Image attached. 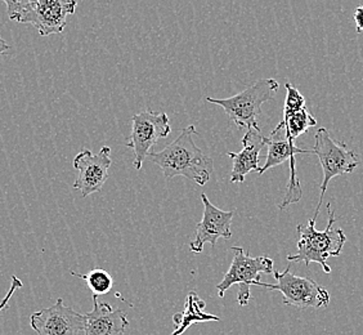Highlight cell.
I'll return each instance as SVG.
<instances>
[{"label":"cell","instance_id":"cell-13","mask_svg":"<svg viewBox=\"0 0 363 335\" xmlns=\"http://www.w3.org/2000/svg\"><path fill=\"white\" fill-rule=\"evenodd\" d=\"M85 317V335H124L129 326L123 309H113L111 304L98 302L97 295H93V309Z\"/></svg>","mask_w":363,"mask_h":335},{"label":"cell","instance_id":"cell-19","mask_svg":"<svg viewBox=\"0 0 363 335\" xmlns=\"http://www.w3.org/2000/svg\"><path fill=\"white\" fill-rule=\"evenodd\" d=\"M354 23H356V30L358 34H362L363 33V6L361 7H357L354 11Z\"/></svg>","mask_w":363,"mask_h":335},{"label":"cell","instance_id":"cell-12","mask_svg":"<svg viewBox=\"0 0 363 335\" xmlns=\"http://www.w3.org/2000/svg\"><path fill=\"white\" fill-rule=\"evenodd\" d=\"M203 205V216L201 222L196 226L195 238L191 241V251L194 253H203V245L206 243L214 248L218 238L230 240L232 238L230 224L233 221L235 210L224 212L210 203L206 194L201 195Z\"/></svg>","mask_w":363,"mask_h":335},{"label":"cell","instance_id":"cell-11","mask_svg":"<svg viewBox=\"0 0 363 335\" xmlns=\"http://www.w3.org/2000/svg\"><path fill=\"white\" fill-rule=\"evenodd\" d=\"M111 148L104 146L98 154L91 150H83L75 156L74 168L79 170L74 189L79 190L83 197L99 192L108 180V169L111 167Z\"/></svg>","mask_w":363,"mask_h":335},{"label":"cell","instance_id":"cell-16","mask_svg":"<svg viewBox=\"0 0 363 335\" xmlns=\"http://www.w3.org/2000/svg\"><path fill=\"white\" fill-rule=\"evenodd\" d=\"M281 124L285 128L287 136L295 141L301 134L307 133L312 126H317V120L308 111L307 107L299 110L284 109V120L281 121Z\"/></svg>","mask_w":363,"mask_h":335},{"label":"cell","instance_id":"cell-14","mask_svg":"<svg viewBox=\"0 0 363 335\" xmlns=\"http://www.w3.org/2000/svg\"><path fill=\"white\" fill-rule=\"evenodd\" d=\"M267 146V137L262 134V129L250 128L242 138V151L228 153V158L233 161L230 172V183H244L245 177L252 170L258 172L260 151Z\"/></svg>","mask_w":363,"mask_h":335},{"label":"cell","instance_id":"cell-17","mask_svg":"<svg viewBox=\"0 0 363 335\" xmlns=\"http://www.w3.org/2000/svg\"><path fill=\"white\" fill-rule=\"evenodd\" d=\"M72 276H77L79 279L84 280L88 287L93 292V295H104V294L111 292L112 285H113V279L111 275L102 270V268H93L91 271L86 275L82 273H71Z\"/></svg>","mask_w":363,"mask_h":335},{"label":"cell","instance_id":"cell-8","mask_svg":"<svg viewBox=\"0 0 363 335\" xmlns=\"http://www.w3.org/2000/svg\"><path fill=\"white\" fill-rule=\"evenodd\" d=\"M276 284H266L259 281L257 287H263L268 290H276L284 295V304L301 308H322L330 304V293L328 289L315 282V280L296 276L287 267L284 273L274 270Z\"/></svg>","mask_w":363,"mask_h":335},{"label":"cell","instance_id":"cell-3","mask_svg":"<svg viewBox=\"0 0 363 335\" xmlns=\"http://www.w3.org/2000/svg\"><path fill=\"white\" fill-rule=\"evenodd\" d=\"M4 4L12 21L30 23L42 36L61 34L67 16L75 13L77 7L75 0H6Z\"/></svg>","mask_w":363,"mask_h":335},{"label":"cell","instance_id":"cell-2","mask_svg":"<svg viewBox=\"0 0 363 335\" xmlns=\"http://www.w3.org/2000/svg\"><path fill=\"white\" fill-rule=\"evenodd\" d=\"M328 227L323 231L315 230V219L313 218L309 219L307 224H298V251L295 254H289L287 260L303 262L307 267L315 262L321 265L323 273H331L328 259L339 257L348 238L342 229L334 227L335 212L331 209L330 203L328 204Z\"/></svg>","mask_w":363,"mask_h":335},{"label":"cell","instance_id":"cell-20","mask_svg":"<svg viewBox=\"0 0 363 335\" xmlns=\"http://www.w3.org/2000/svg\"><path fill=\"white\" fill-rule=\"evenodd\" d=\"M8 50H11V45H8L7 42L0 38V56L8 53Z\"/></svg>","mask_w":363,"mask_h":335},{"label":"cell","instance_id":"cell-9","mask_svg":"<svg viewBox=\"0 0 363 335\" xmlns=\"http://www.w3.org/2000/svg\"><path fill=\"white\" fill-rule=\"evenodd\" d=\"M172 132L170 120L165 112L142 111L132 116V133L126 147L134 153L133 167L142 169L143 161L150 154L151 147L161 138H167Z\"/></svg>","mask_w":363,"mask_h":335},{"label":"cell","instance_id":"cell-6","mask_svg":"<svg viewBox=\"0 0 363 335\" xmlns=\"http://www.w3.org/2000/svg\"><path fill=\"white\" fill-rule=\"evenodd\" d=\"M312 151L318 158L323 172L320 202L313 216V219H317L330 181L339 175H352L356 170V168L359 167L361 161L356 153L348 148L344 142H336L335 140H333L326 128H320L315 132V146Z\"/></svg>","mask_w":363,"mask_h":335},{"label":"cell","instance_id":"cell-15","mask_svg":"<svg viewBox=\"0 0 363 335\" xmlns=\"http://www.w3.org/2000/svg\"><path fill=\"white\" fill-rule=\"evenodd\" d=\"M205 302H203L197 293L191 292L186 298L184 311L181 314H175L173 316L174 322V331L172 335H182L187 329L196 322H219L220 319L216 314L205 312Z\"/></svg>","mask_w":363,"mask_h":335},{"label":"cell","instance_id":"cell-7","mask_svg":"<svg viewBox=\"0 0 363 335\" xmlns=\"http://www.w3.org/2000/svg\"><path fill=\"white\" fill-rule=\"evenodd\" d=\"M267 147H268V154H267L266 163L263 167L259 168V175H264L271 168L279 167L286 161L290 163V180L287 183L286 194L284 197V202L279 204V209L284 210L289 205L301 202L303 196L301 181L296 175L295 156L298 154H313V151L296 146L295 141L287 136L286 131L281 123L273 129L271 136L267 137Z\"/></svg>","mask_w":363,"mask_h":335},{"label":"cell","instance_id":"cell-4","mask_svg":"<svg viewBox=\"0 0 363 335\" xmlns=\"http://www.w3.org/2000/svg\"><path fill=\"white\" fill-rule=\"evenodd\" d=\"M279 84L274 79H259L246 89L230 98H206V101L213 105L223 107L230 121H233L238 128H255L258 126V118L262 115V106L267 101H272L279 92Z\"/></svg>","mask_w":363,"mask_h":335},{"label":"cell","instance_id":"cell-10","mask_svg":"<svg viewBox=\"0 0 363 335\" xmlns=\"http://www.w3.org/2000/svg\"><path fill=\"white\" fill-rule=\"evenodd\" d=\"M85 324V314L65 306L62 298L30 317V325L36 335H79L80 331H84Z\"/></svg>","mask_w":363,"mask_h":335},{"label":"cell","instance_id":"cell-1","mask_svg":"<svg viewBox=\"0 0 363 335\" xmlns=\"http://www.w3.org/2000/svg\"><path fill=\"white\" fill-rule=\"evenodd\" d=\"M195 134V126H186L170 145L159 153L148 154L147 159L160 167L167 180L181 175L199 186H205L214 170V163L196 146Z\"/></svg>","mask_w":363,"mask_h":335},{"label":"cell","instance_id":"cell-5","mask_svg":"<svg viewBox=\"0 0 363 335\" xmlns=\"http://www.w3.org/2000/svg\"><path fill=\"white\" fill-rule=\"evenodd\" d=\"M232 251H235V257L232 259L228 271L223 276L220 284H218V295L224 298L225 292L232 285L238 284V302L241 307L249 304V300L252 298L250 287L258 285L260 281V275H273V260L267 257H252L249 251H245L241 246H233Z\"/></svg>","mask_w":363,"mask_h":335},{"label":"cell","instance_id":"cell-18","mask_svg":"<svg viewBox=\"0 0 363 335\" xmlns=\"http://www.w3.org/2000/svg\"><path fill=\"white\" fill-rule=\"evenodd\" d=\"M21 280L18 279L17 276H12V278H11V287H9L7 295L0 302V312H1L4 308L7 307L8 302L13 297V294L16 293L18 289H21Z\"/></svg>","mask_w":363,"mask_h":335}]
</instances>
